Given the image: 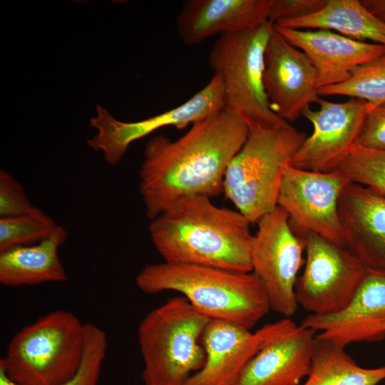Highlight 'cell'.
I'll use <instances>...</instances> for the list:
<instances>
[{"label": "cell", "instance_id": "6da1fadb", "mask_svg": "<svg viewBox=\"0 0 385 385\" xmlns=\"http://www.w3.org/2000/svg\"><path fill=\"white\" fill-rule=\"evenodd\" d=\"M246 122L227 109L192 125L175 140L150 139L139 170V192L151 220L176 200L223 192L226 170L245 142Z\"/></svg>", "mask_w": 385, "mask_h": 385}, {"label": "cell", "instance_id": "7a4b0ae2", "mask_svg": "<svg viewBox=\"0 0 385 385\" xmlns=\"http://www.w3.org/2000/svg\"><path fill=\"white\" fill-rule=\"evenodd\" d=\"M251 222L238 210L191 195L151 220L149 232L164 262L252 272Z\"/></svg>", "mask_w": 385, "mask_h": 385}, {"label": "cell", "instance_id": "3957f363", "mask_svg": "<svg viewBox=\"0 0 385 385\" xmlns=\"http://www.w3.org/2000/svg\"><path fill=\"white\" fill-rule=\"evenodd\" d=\"M146 294L180 293L210 318L251 330L270 310L266 294L252 272L166 262L146 265L136 276Z\"/></svg>", "mask_w": 385, "mask_h": 385}, {"label": "cell", "instance_id": "277c9868", "mask_svg": "<svg viewBox=\"0 0 385 385\" xmlns=\"http://www.w3.org/2000/svg\"><path fill=\"white\" fill-rule=\"evenodd\" d=\"M307 137L290 124L249 129L226 170L223 192L251 224L277 206L285 170Z\"/></svg>", "mask_w": 385, "mask_h": 385}, {"label": "cell", "instance_id": "5b68a950", "mask_svg": "<svg viewBox=\"0 0 385 385\" xmlns=\"http://www.w3.org/2000/svg\"><path fill=\"white\" fill-rule=\"evenodd\" d=\"M210 320L183 296L148 313L138 329L145 385H184L199 371L205 361L200 342Z\"/></svg>", "mask_w": 385, "mask_h": 385}, {"label": "cell", "instance_id": "8992f818", "mask_svg": "<svg viewBox=\"0 0 385 385\" xmlns=\"http://www.w3.org/2000/svg\"><path fill=\"white\" fill-rule=\"evenodd\" d=\"M83 344L84 324L73 312L53 311L13 336L0 366L19 385H61L77 371Z\"/></svg>", "mask_w": 385, "mask_h": 385}, {"label": "cell", "instance_id": "52a82bcc", "mask_svg": "<svg viewBox=\"0 0 385 385\" xmlns=\"http://www.w3.org/2000/svg\"><path fill=\"white\" fill-rule=\"evenodd\" d=\"M274 24L219 35L208 56L210 67L223 83L225 109L240 115L249 129L289 125L270 108L263 84L265 53Z\"/></svg>", "mask_w": 385, "mask_h": 385}, {"label": "cell", "instance_id": "ba28073f", "mask_svg": "<svg viewBox=\"0 0 385 385\" xmlns=\"http://www.w3.org/2000/svg\"><path fill=\"white\" fill-rule=\"evenodd\" d=\"M251 247L252 272L267 297L270 309L290 318L297 309L295 284L304 264V241L292 230L279 206L258 222Z\"/></svg>", "mask_w": 385, "mask_h": 385}, {"label": "cell", "instance_id": "9c48e42d", "mask_svg": "<svg viewBox=\"0 0 385 385\" xmlns=\"http://www.w3.org/2000/svg\"><path fill=\"white\" fill-rule=\"evenodd\" d=\"M304 270L295 284V298L309 314L343 309L353 297L367 269L347 249L314 233L304 238Z\"/></svg>", "mask_w": 385, "mask_h": 385}, {"label": "cell", "instance_id": "30bf717a", "mask_svg": "<svg viewBox=\"0 0 385 385\" xmlns=\"http://www.w3.org/2000/svg\"><path fill=\"white\" fill-rule=\"evenodd\" d=\"M225 106L223 83L216 74L183 104L140 121H120L107 109L97 106L96 115L90 120L97 133L87 143L93 150L101 151L108 165L115 166L133 142L164 127L183 129L222 111Z\"/></svg>", "mask_w": 385, "mask_h": 385}, {"label": "cell", "instance_id": "8fae6325", "mask_svg": "<svg viewBox=\"0 0 385 385\" xmlns=\"http://www.w3.org/2000/svg\"><path fill=\"white\" fill-rule=\"evenodd\" d=\"M349 183L335 172L289 165L281 183L277 206L287 212L292 230L302 240L307 234L314 233L344 247L338 202Z\"/></svg>", "mask_w": 385, "mask_h": 385}, {"label": "cell", "instance_id": "7c38bea8", "mask_svg": "<svg viewBox=\"0 0 385 385\" xmlns=\"http://www.w3.org/2000/svg\"><path fill=\"white\" fill-rule=\"evenodd\" d=\"M317 110L307 108L302 113L312 125V133L306 138L294 154L291 165L317 171L332 172L354 148L362 128L367 103L350 98L334 103L319 98Z\"/></svg>", "mask_w": 385, "mask_h": 385}, {"label": "cell", "instance_id": "4fadbf2b", "mask_svg": "<svg viewBox=\"0 0 385 385\" xmlns=\"http://www.w3.org/2000/svg\"><path fill=\"white\" fill-rule=\"evenodd\" d=\"M263 84L271 110L289 123L320 98L312 63L275 27L265 50Z\"/></svg>", "mask_w": 385, "mask_h": 385}, {"label": "cell", "instance_id": "5bb4252c", "mask_svg": "<svg viewBox=\"0 0 385 385\" xmlns=\"http://www.w3.org/2000/svg\"><path fill=\"white\" fill-rule=\"evenodd\" d=\"M302 326L317 337L341 347L354 343L376 342L385 338V272L367 270L356 292L341 310L308 314Z\"/></svg>", "mask_w": 385, "mask_h": 385}, {"label": "cell", "instance_id": "9a60e30c", "mask_svg": "<svg viewBox=\"0 0 385 385\" xmlns=\"http://www.w3.org/2000/svg\"><path fill=\"white\" fill-rule=\"evenodd\" d=\"M317 332L290 318L279 320L275 332L242 370L237 385H300L309 374Z\"/></svg>", "mask_w": 385, "mask_h": 385}, {"label": "cell", "instance_id": "2e32d148", "mask_svg": "<svg viewBox=\"0 0 385 385\" xmlns=\"http://www.w3.org/2000/svg\"><path fill=\"white\" fill-rule=\"evenodd\" d=\"M279 325V321L252 332L233 323L211 319L201 338L205 363L184 385H237L245 366Z\"/></svg>", "mask_w": 385, "mask_h": 385}, {"label": "cell", "instance_id": "e0dca14e", "mask_svg": "<svg viewBox=\"0 0 385 385\" xmlns=\"http://www.w3.org/2000/svg\"><path fill=\"white\" fill-rule=\"evenodd\" d=\"M276 30L309 59L317 76L318 89L345 81L357 67L385 54V46L359 41L326 29Z\"/></svg>", "mask_w": 385, "mask_h": 385}, {"label": "cell", "instance_id": "ac0fdd59", "mask_svg": "<svg viewBox=\"0 0 385 385\" xmlns=\"http://www.w3.org/2000/svg\"><path fill=\"white\" fill-rule=\"evenodd\" d=\"M344 247L367 270L385 272V196L350 182L338 202Z\"/></svg>", "mask_w": 385, "mask_h": 385}, {"label": "cell", "instance_id": "d6986e66", "mask_svg": "<svg viewBox=\"0 0 385 385\" xmlns=\"http://www.w3.org/2000/svg\"><path fill=\"white\" fill-rule=\"evenodd\" d=\"M272 0H188L176 19L179 38L195 45L225 33L255 29L269 21Z\"/></svg>", "mask_w": 385, "mask_h": 385}, {"label": "cell", "instance_id": "ffe728a7", "mask_svg": "<svg viewBox=\"0 0 385 385\" xmlns=\"http://www.w3.org/2000/svg\"><path fill=\"white\" fill-rule=\"evenodd\" d=\"M67 237L66 229L58 225L50 237L38 243L0 252V283L19 287L66 281L58 252Z\"/></svg>", "mask_w": 385, "mask_h": 385}, {"label": "cell", "instance_id": "44dd1931", "mask_svg": "<svg viewBox=\"0 0 385 385\" xmlns=\"http://www.w3.org/2000/svg\"><path fill=\"white\" fill-rule=\"evenodd\" d=\"M275 26L294 29H326L349 38L385 46V21L370 12L361 0H327L318 11Z\"/></svg>", "mask_w": 385, "mask_h": 385}, {"label": "cell", "instance_id": "7402d4cb", "mask_svg": "<svg viewBox=\"0 0 385 385\" xmlns=\"http://www.w3.org/2000/svg\"><path fill=\"white\" fill-rule=\"evenodd\" d=\"M385 379V366H360L345 348L317 337L311 367L302 385H377Z\"/></svg>", "mask_w": 385, "mask_h": 385}, {"label": "cell", "instance_id": "603a6c76", "mask_svg": "<svg viewBox=\"0 0 385 385\" xmlns=\"http://www.w3.org/2000/svg\"><path fill=\"white\" fill-rule=\"evenodd\" d=\"M318 93L361 99L369 108L385 103V54L355 68L343 83L318 89Z\"/></svg>", "mask_w": 385, "mask_h": 385}, {"label": "cell", "instance_id": "cb8c5ba5", "mask_svg": "<svg viewBox=\"0 0 385 385\" xmlns=\"http://www.w3.org/2000/svg\"><path fill=\"white\" fill-rule=\"evenodd\" d=\"M58 227L55 220L38 207L26 214L0 217V252L38 243L50 237Z\"/></svg>", "mask_w": 385, "mask_h": 385}, {"label": "cell", "instance_id": "d4e9b609", "mask_svg": "<svg viewBox=\"0 0 385 385\" xmlns=\"http://www.w3.org/2000/svg\"><path fill=\"white\" fill-rule=\"evenodd\" d=\"M332 172L385 196V150L354 147Z\"/></svg>", "mask_w": 385, "mask_h": 385}, {"label": "cell", "instance_id": "484cf974", "mask_svg": "<svg viewBox=\"0 0 385 385\" xmlns=\"http://www.w3.org/2000/svg\"><path fill=\"white\" fill-rule=\"evenodd\" d=\"M107 349L106 332L94 324L85 323L84 344L80 366L76 374L61 385H98Z\"/></svg>", "mask_w": 385, "mask_h": 385}, {"label": "cell", "instance_id": "4316f807", "mask_svg": "<svg viewBox=\"0 0 385 385\" xmlns=\"http://www.w3.org/2000/svg\"><path fill=\"white\" fill-rule=\"evenodd\" d=\"M36 206L30 201L22 185L9 173L0 170V217L21 215Z\"/></svg>", "mask_w": 385, "mask_h": 385}, {"label": "cell", "instance_id": "83f0119b", "mask_svg": "<svg viewBox=\"0 0 385 385\" xmlns=\"http://www.w3.org/2000/svg\"><path fill=\"white\" fill-rule=\"evenodd\" d=\"M354 147L385 150V103L372 108L368 106L366 115Z\"/></svg>", "mask_w": 385, "mask_h": 385}, {"label": "cell", "instance_id": "f1b7e54d", "mask_svg": "<svg viewBox=\"0 0 385 385\" xmlns=\"http://www.w3.org/2000/svg\"><path fill=\"white\" fill-rule=\"evenodd\" d=\"M327 0H272L268 21L276 23L302 18L324 7Z\"/></svg>", "mask_w": 385, "mask_h": 385}, {"label": "cell", "instance_id": "f546056e", "mask_svg": "<svg viewBox=\"0 0 385 385\" xmlns=\"http://www.w3.org/2000/svg\"><path fill=\"white\" fill-rule=\"evenodd\" d=\"M373 14L385 21V0H361Z\"/></svg>", "mask_w": 385, "mask_h": 385}, {"label": "cell", "instance_id": "4dcf8cb0", "mask_svg": "<svg viewBox=\"0 0 385 385\" xmlns=\"http://www.w3.org/2000/svg\"><path fill=\"white\" fill-rule=\"evenodd\" d=\"M0 385H19L7 375L1 366H0Z\"/></svg>", "mask_w": 385, "mask_h": 385}]
</instances>
